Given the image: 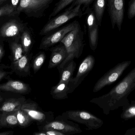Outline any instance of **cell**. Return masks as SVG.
<instances>
[{
  "instance_id": "6da1fadb",
  "label": "cell",
  "mask_w": 135,
  "mask_h": 135,
  "mask_svg": "<svg viewBox=\"0 0 135 135\" xmlns=\"http://www.w3.org/2000/svg\"><path fill=\"white\" fill-rule=\"evenodd\" d=\"M135 90V67L108 93L93 98L90 102L97 105L108 115L120 107L128 106V96Z\"/></svg>"
},
{
  "instance_id": "7a4b0ae2",
  "label": "cell",
  "mask_w": 135,
  "mask_h": 135,
  "mask_svg": "<svg viewBox=\"0 0 135 135\" xmlns=\"http://www.w3.org/2000/svg\"><path fill=\"white\" fill-rule=\"evenodd\" d=\"M61 42L66 49V57L58 66L59 72L68 63L74 59L78 58L82 54L84 46L83 34L79 25L66 34Z\"/></svg>"
},
{
  "instance_id": "3957f363",
  "label": "cell",
  "mask_w": 135,
  "mask_h": 135,
  "mask_svg": "<svg viewBox=\"0 0 135 135\" xmlns=\"http://www.w3.org/2000/svg\"><path fill=\"white\" fill-rule=\"evenodd\" d=\"M19 15L6 17L0 22V38L4 41L20 40L21 33L27 26L20 19Z\"/></svg>"
},
{
  "instance_id": "277c9868",
  "label": "cell",
  "mask_w": 135,
  "mask_h": 135,
  "mask_svg": "<svg viewBox=\"0 0 135 135\" xmlns=\"http://www.w3.org/2000/svg\"><path fill=\"white\" fill-rule=\"evenodd\" d=\"M63 118L85 125L87 130H97L100 128L104 124L102 120L91 114L83 110H69L63 113Z\"/></svg>"
},
{
  "instance_id": "5b68a950",
  "label": "cell",
  "mask_w": 135,
  "mask_h": 135,
  "mask_svg": "<svg viewBox=\"0 0 135 135\" xmlns=\"http://www.w3.org/2000/svg\"><path fill=\"white\" fill-rule=\"evenodd\" d=\"M81 5L79 4L73 8L69 7L59 16L50 20L42 29L40 32L41 35H45L66 23L71 19L82 16Z\"/></svg>"
},
{
  "instance_id": "8992f818",
  "label": "cell",
  "mask_w": 135,
  "mask_h": 135,
  "mask_svg": "<svg viewBox=\"0 0 135 135\" xmlns=\"http://www.w3.org/2000/svg\"><path fill=\"white\" fill-rule=\"evenodd\" d=\"M38 128L39 131L56 130L65 135L79 134L82 132L78 124L63 118L61 116L57 117L55 119L46 124L40 125Z\"/></svg>"
},
{
  "instance_id": "52a82bcc",
  "label": "cell",
  "mask_w": 135,
  "mask_h": 135,
  "mask_svg": "<svg viewBox=\"0 0 135 135\" xmlns=\"http://www.w3.org/2000/svg\"><path fill=\"white\" fill-rule=\"evenodd\" d=\"M131 63V61H124L119 63L109 70L98 81L94 87L93 92H97L105 86L110 85L115 82L119 78Z\"/></svg>"
},
{
  "instance_id": "ba28073f",
  "label": "cell",
  "mask_w": 135,
  "mask_h": 135,
  "mask_svg": "<svg viewBox=\"0 0 135 135\" xmlns=\"http://www.w3.org/2000/svg\"><path fill=\"white\" fill-rule=\"evenodd\" d=\"M20 109L27 113L33 120L37 121L39 126L46 124L54 119L53 113L44 111L34 101L27 102L25 101Z\"/></svg>"
},
{
  "instance_id": "9c48e42d",
  "label": "cell",
  "mask_w": 135,
  "mask_h": 135,
  "mask_svg": "<svg viewBox=\"0 0 135 135\" xmlns=\"http://www.w3.org/2000/svg\"><path fill=\"white\" fill-rule=\"evenodd\" d=\"M95 62L94 57L89 55L86 57L81 63L76 76L74 77H72L68 83L69 94L74 92L81 84L93 68Z\"/></svg>"
},
{
  "instance_id": "30bf717a",
  "label": "cell",
  "mask_w": 135,
  "mask_h": 135,
  "mask_svg": "<svg viewBox=\"0 0 135 135\" xmlns=\"http://www.w3.org/2000/svg\"><path fill=\"white\" fill-rule=\"evenodd\" d=\"M50 2L45 0H20L16 13L23 12L28 16H36Z\"/></svg>"
},
{
  "instance_id": "8fae6325",
  "label": "cell",
  "mask_w": 135,
  "mask_h": 135,
  "mask_svg": "<svg viewBox=\"0 0 135 135\" xmlns=\"http://www.w3.org/2000/svg\"><path fill=\"white\" fill-rule=\"evenodd\" d=\"M124 1L108 0L109 14L112 28L114 29L116 25L119 31L121 30L124 17Z\"/></svg>"
},
{
  "instance_id": "7c38bea8",
  "label": "cell",
  "mask_w": 135,
  "mask_h": 135,
  "mask_svg": "<svg viewBox=\"0 0 135 135\" xmlns=\"http://www.w3.org/2000/svg\"><path fill=\"white\" fill-rule=\"evenodd\" d=\"M78 24L75 21L72 22L50 36L44 37L41 41L39 49L47 50L59 42H61L66 35L75 29Z\"/></svg>"
},
{
  "instance_id": "4fadbf2b",
  "label": "cell",
  "mask_w": 135,
  "mask_h": 135,
  "mask_svg": "<svg viewBox=\"0 0 135 135\" xmlns=\"http://www.w3.org/2000/svg\"><path fill=\"white\" fill-rule=\"evenodd\" d=\"M88 10L86 21L88 27L89 42L91 50L94 51L97 46L99 25L93 10L90 9H89Z\"/></svg>"
},
{
  "instance_id": "5bb4252c",
  "label": "cell",
  "mask_w": 135,
  "mask_h": 135,
  "mask_svg": "<svg viewBox=\"0 0 135 135\" xmlns=\"http://www.w3.org/2000/svg\"><path fill=\"white\" fill-rule=\"evenodd\" d=\"M32 53L25 54L16 61L12 62V69L19 76L26 77L30 75Z\"/></svg>"
},
{
  "instance_id": "9a60e30c",
  "label": "cell",
  "mask_w": 135,
  "mask_h": 135,
  "mask_svg": "<svg viewBox=\"0 0 135 135\" xmlns=\"http://www.w3.org/2000/svg\"><path fill=\"white\" fill-rule=\"evenodd\" d=\"M0 90L21 94H27L31 91L29 85L19 81L10 80L0 85Z\"/></svg>"
},
{
  "instance_id": "2e32d148",
  "label": "cell",
  "mask_w": 135,
  "mask_h": 135,
  "mask_svg": "<svg viewBox=\"0 0 135 135\" xmlns=\"http://www.w3.org/2000/svg\"><path fill=\"white\" fill-rule=\"evenodd\" d=\"M48 68L53 69L60 65L66 57V49L64 45L57 46L51 48Z\"/></svg>"
},
{
  "instance_id": "e0dca14e",
  "label": "cell",
  "mask_w": 135,
  "mask_h": 135,
  "mask_svg": "<svg viewBox=\"0 0 135 135\" xmlns=\"http://www.w3.org/2000/svg\"><path fill=\"white\" fill-rule=\"evenodd\" d=\"M69 91L68 83L59 82L57 85L52 87L50 94L52 97L55 100H65L68 98Z\"/></svg>"
},
{
  "instance_id": "ac0fdd59",
  "label": "cell",
  "mask_w": 135,
  "mask_h": 135,
  "mask_svg": "<svg viewBox=\"0 0 135 135\" xmlns=\"http://www.w3.org/2000/svg\"><path fill=\"white\" fill-rule=\"evenodd\" d=\"M25 101L23 98L9 99L3 104L0 109V111L3 113L16 111L21 108Z\"/></svg>"
},
{
  "instance_id": "d6986e66",
  "label": "cell",
  "mask_w": 135,
  "mask_h": 135,
  "mask_svg": "<svg viewBox=\"0 0 135 135\" xmlns=\"http://www.w3.org/2000/svg\"><path fill=\"white\" fill-rule=\"evenodd\" d=\"M76 63L74 59L70 61L59 72L60 79L59 82L69 83L73 77V74L76 68Z\"/></svg>"
},
{
  "instance_id": "ffe728a7",
  "label": "cell",
  "mask_w": 135,
  "mask_h": 135,
  "mask_svg": "<svg viewBox=\"0 0 135 135\" xmlns=\"http://www.w3.org/2000/svg\"><path fill=\"white\" fill-rule=\"evenodd\" d=\"M20 42L22 44L25 54L30 53L32 45V39L29 29L26 27L21 33Z\"/></svg>"
},
{
  "instance_id": "44dd1931",
  "label": "cell",
  "mask_w": 135,
  "mask_h": 135,
  "mask_svg": "<svg viewBox=\"0 0 135 135\" xmlns=\"http://www.w3.org/2000/svg\"><path fill=\"white\" fill-rule=\"evenodd\" d=\"M18 122L16 111L3 113L0 115V125L2 127H12L18 125Z\"/></svg>"
},
{
  "instance_id": "7402d4cb",
  "label": "cell",
  "mask_w": 135,
  "mask_h": 135,
  "mask_svg": "<svg viewBox=\"0 0 135 135\" xmlns=\"http://www.w3.org/2000/svg\"><path fill=\"white\" fill-rule=\"evenodd\" d=\"M11 52L12 62L20 58L23 55V49L20 40H12L8 42Z\"/></svg>"
},
{
  "instance_id": "603a6c76",
  "label": "cell",
  "mask_w": 135,
  "mask_h": 135,
  "mask_svg": "<svg viewBox=\"0 0 135 135\" xmlns=\"http://www.w3.org/2000/svg\"><path fill=\"white\" fill-rule=\"evenodd\" d=\"M106 2L107 0H94L93 11L99 26L101 25L102 18L106 7Z\"/></svg>"
},
{
  "instance_id": "cb8c5ba5",
  "label": "cell",
  "mask_w": 135,
  "mask_h": 135,
  "mask_svg": "<svg viewBox=\"0 0 135 135\" xmlns=\"http://www.w3.org/2000/svg\"><path fill=\"white\" fill-rule=\"evenodd\" d=\"M18 124L22 127H28L33 121L31 118L24 111L20 109L16 111Z\"/></svg>"
},
{
  "instance_id": "d4e9b609",
  "label": "cell",
  "mask_w": 135,
  "mask_h": 135,
  "mask_svg": "<svg viewBox=\"0 0 135 135\" xmlns=\"http://www.w3.org/2000/svg\"><path fill=\"white\" fill-rule=\"evenodd\" d=\"M120 115L122 119L127 120L135 119V100H132L128 106L123 107Z\"/></svg>"
},
{
  "instance_id": "484cf974",
  "label": "cell",
  "mask_w": 135,
  "mask_h": 135,
  "mask_svg": "<svg viewBox=\"0 0 135 135\" xmlns=\"http://www.w3.org/2000/svg\"><path fill=\"white\" fill-rule=\"evenodd\" d=\"M46 59V55L44 52H40L35 57L32 63L31 66L34 73H36L43 65Z\"/></svg>"
},
{
  "instance_id": "4316f807",
  "label": "cell",
  "mask_w": 135,
  "mask_h": 135,
  "mask_svg": "<svg viewBox=\"0 0 135 135\" xmlns=\"http://www.w3.org/2000/svg\"><path fill=\"white\" fill-rule=\"evenodd\" d=\"M17 14L11 2L0 6V22L5 17Z\"/></svg>"
},
{
  "instance_id": "83f0119b",
  "label": "cell",
  "mask_w": 135,
  "mask_h": 135,
  "mask_svg": "<svg viewBox=\"0 0 135 135\" xmlns=\"http://www.w3.org/2000/svg\"><path fill=\"white\" fill-rule=\"evenodd\" d=\"M75 0H60L57 3L53 12L50 16V19L52 17L55 16L58 13H59L63 9L69 5L71 3H72Z\"/></svg>"
},
{
  "instance_id": "f1b7e54d",
  "label": "cell",
  "mask_w": 135,
  "mask_h": 135,
  "mask_svg": "<svg viewBox=\"0 0 135 135\" xmlns=\"http://www.w3.org/2000/svg\"><path fill=\"white\" fill-rule=\"evenodd\" d=\"M135 16V0H131L129 2L128 17L130 20H131Z\"/></svg>"
},
{
  "instance_id": "f546056e",
  "label": "cell",
  "mask_w": 135,
  "mask_h": 135,
  "mask_svg": "<svg viewBox=\"0 0 135 135\" xmlns=\"http://www.w3.org/2000/svg\"><path fill=\"white\" fill-rule=\"evenodd\" d=\"M93 1L94 0H75L72 2L70 7L72 8L80 4L83 5L85 8H88Z\"/></svg>"
},
{
  "instance_id": "4dcf8cb0",
  "label": "cell",
  "mask_w": 135,
  "mask_h": 135,
  "mask_svg": "<svg viewBox=\"0 0 135 135\" xmlns=\"http://www.w3.org/2000/svg\"><path fill=\"white\" fill-rule=\"evenodd\" d=\"M43 131L45 132L46 135H65L62 132L56 130H49Z\"/></svg>"
},
{
  "instance_id": "1f68e13d",
  "label": "cell",
  "mask_w": 135,
  "mask_h": 135,
  "mask_svg": "<svg viewBox=\"0 0 135 135\" xmlns=\"http://www.w3.org/2000/svg\"><path fill=\"white\" fill-rule=\"evenodd\" d=\"M4 40L0 38V60H1L4 54Z\"/></svg>"
},
{
  "instance_id": "d6a6232c",
  "label": "cell",
  "mask_w": 135,
  "mask_h": 135,
  "mask_svg": "<svg viewBox=\"0 0 135 135\" xmlns=\"http://www.w3.org/2000/svg\"><path fill=\"white\" fill-rule=\"evenodd\" d=\"M13 73V72H8L0 70V81L5 78L8 75H10Z\"/></svg>"
},
{
  "instance_id": "836d02e7",
  "label": "cell",
  "mask_w": 135,
  "mask_h": 135,
  "mask_svg": "<svg viewBox=\"0 0 135 135\" xmlns=\"http://www.w3.org/2000/svg\"><path fill=\"white\" fill-rule=\"evenodd\" d=\"M20 0H10L11 3L14 8V10L16 11L17 9V7L19 5V3H20Z\"/></svg>"
},
{
  "instance_id": "e575fe53",
  "label": "cell",
  "mask_w": 135,
  "mask_h": 135,
  "mask_svg": "<svg viewBox=\"0 0 135 135\" xmlns=\"http://www.w3.org/2000/svg\"><path fill=\"white\" fill-rule=\"evenodd\" d=\"M9 2H11L10 0H0V6Z\"/></svg>"
},
{
  "instance_id": "d590c367",
  "label": "cell",
  "mask_w": 135,
  "mask_h": 135,
  "mask_svg": "<svg viewBox=\"0 0 135 135\" xmlns=\"http://www.w3.org/2000/svg\"><path fill=\"white\" fill-rule=\"evenodd\" d=\"M13 132L12 131H6L4 132H0V135H12Z\"/></svg>"
},
{
  "instance_id": "8d00e7d4",
  "label": "cell",
  "mask_w": 135,
  "mask_h": 135,
  "mask_svg": "<svg viewBox=\"0 0 135 135\" xmlns=\"http://www.w3.org/2000/svg\"><path fill=\"white\" fill-rule=\"evenodd\" d=\"M34 135H46V133L43 131H39L38 132H35L34 133Z\"/></svg>"
},
{
  "instance_id": "74e56055",
  "label": "cell",
  "mask_w": 135,
  "mask_h": 135,
  "mask_svg": "<svg viewBox=\"0 0 135 135\" xmlns=\"http://www.w3.org/2000/svg\"><path fill=\"white\" fill-rule=\"evenodd\" d=\"M45 1H47L49 2H51L52 1V0H45Z\"/></svg>"
},
{
  "instance_id": "f35d334b",
  "label": "cell",
  "mask_w": 135,
  "mask_h": 135,
  "mask_svg": "<svg viewBox=\"0 0 135 135\" xmlns=\"http://www.w3.org/2000/svg\"><path fill=\"white\" fill-rule=\"evenodd\" d=\"M1 97H0V101H1Z\"/></svg>"
}]
</instances>
